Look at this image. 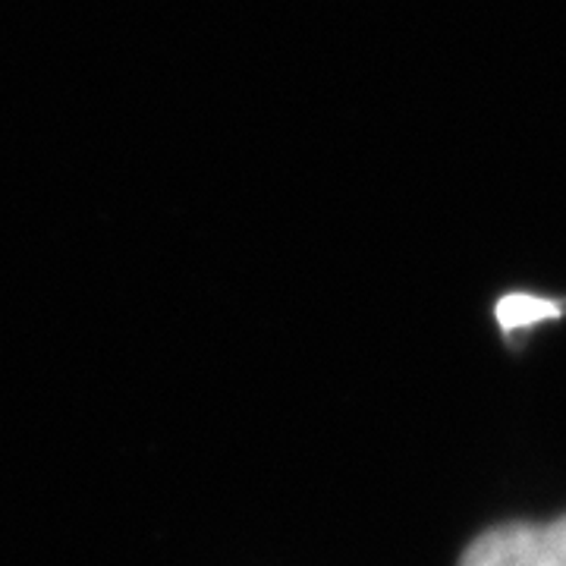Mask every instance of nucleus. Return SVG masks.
I'll list each match as a JSON object with an SVG mask.
<instances>
[{
	"instance_id": "nucleus-2",
	"label": "nucleus",
	"mask_w": 566,
	"mask_h": 566,
	"mask_svg": "<svg viewBox=\"0 0 566 566\" xmlns=\"http://www.w3.org/2000/svg\"><path fill=\"white\" fill-rule=\"evenodd\" d=\"M566 315V300L557 296H538L528 290H510L501 293L494 303V322L501 327L504 337L526 334L532 327L545 322H560Z\"/></svg>"
},
{
	"instance_id": "nucleus-1",
	"label": "nucleus",
	"mask_w": 566,
	"mask_h": 566,
	"mask_svg": "<svg viewBox=\"0 0 566 566\" xmlns=\"http://www.w3.org/2000/svg\"><path fill=\"white\" fill-rule=\"evenodd\" d=\"M460 566H566V516L491 528L465 547Z\"/></svg>"
}]
</instances>
